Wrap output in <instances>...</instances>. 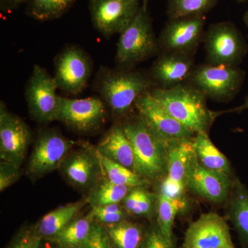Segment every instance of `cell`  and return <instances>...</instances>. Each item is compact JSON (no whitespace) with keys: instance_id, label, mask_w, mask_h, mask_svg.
<instances>
[{"instance_id":"1","label":"cell","mask_w":248,"mask_h":248,"mask_svg":"<svg viewBox=\"0 0 248 248\" xmlns=\"http://www.w3.org/2000/svg\"><path fill=\"white\" fill-rule=\"evenodd\" d=\"M149 92L175 120L195 135L208 133L217 117L226 112L210 110L206 97L187 82L170 89L154 88Z\"/></svg>"},{"instance_id":"2","label":"cell","mask_w":248,"mask_h":248,"mask_svg":"<svg viewBox=\"0 0 248 248\" xmlns=\"http://www.w3.org/2000/svg\"><path fill=\"white\" fill-rule=\"evenodd\" d=\"M122 126L133 145L135 172L147 182L166 177L167 143L157 136L140 115L122 124Z\"/></svg>"},{"instance_id":"3","label":"cell","mask_w":248,"mask_h":248,"mask_svg":"<svg viewBox=\"0 0 248 248\" xmlns=\"http://www.w3.org/2000/svg\"><path fill=\"white\" fill-rule=\"evenodd\" d=\"M153 86V81L141 72L125 68H106L100 71L97 80L98 91L117 117L129 113L139 98L149 92Z\"/></svg>"},{"instance_id":"4","label":"cell","mask_w":248,"mask_h":248,"mask_svg":"<svg viewBox=\"0 0 248 248\" xmlns=\"http://www.w3.org/2000/svg\"><path fill=\"white\" fill-rule=\"evenodd\" d=\"M159 40L153 31L147 0H143L131 22L120 33L116 60L125 69L151 58L157 52Z\"/></svg>"},{"instance_id":"5","label":"cell","mask_w":248,"mask_h":248,"mask_svg":"<svg viewBox=\"0 0 248 248\" xmlns=\"http://www.w3.org/2000/svg\"><path fill=\"white\" fill-rule=\"evenodd\" d=\"M244 78V72L237 66L207 63L194 68L187 83L207 99L223 102L239 93Z\"/></svg>"},{"instance_id":"6","label":"cell","mask_w":248,"mask_h":248,"mask_svg":"<svg viewBox=\"0 0 248 248\" xmlns=\"http://www.w3.org/2000/svg\"><path fill=\"white\" fill-rule=\"evenodd\" d=\"M203 38L209 63L236 66L246 54L244 39L231 22L212 24Z\"/></svg>"},{"instance_id":"7","label":"cell","mask_w":248,"mask_h":248,"mask_svg":"<svg viewBox=\"0 0 248 248\" xmlns=\"http://www.w3.org/2000/svg\"><path fill=\"white\" fill-rule=\"evenodd\" d=\"M56 81L45 68L35 65L26 87L25 96L29 112L39 123L57 121L59 97Z\"/></svg>"},{"instance_id":"8","label":"cell","mask_w":248,"mask_h":248,"mask_svg":"<svg viewBox=\"0 0 248 248\" xmlns=\"http://www.w3.org/2000/svg\"><path fill=\"white\" fill-rule=\"evenodd\" d=\"M74 143L55 130H46L41 133L28 165L29 177L37 179L61 167Z\"/></svg>"},{"instance_id":"9","label":"cell","mask_w":248,"mask_h":248,"mask_svg":"<svg viewBox=\"0 0 248 248\" xmlns=\"http://www.w3.org/2000/svg\"><path fill=\"white\" fill-rule=\"evenodd\" d=\"M204 16L169 19L161 31L159 46L164 52L193 56L203 38Z\"/></svg>"},{"instance_id":"10","label":"cell","mask_w":248,"mask_h":248,"mask_svg":"<svg viewBox=\"0 0 248 248\" xmlns=\"http://www.w3.org/2000/svg\"><path fill=\"white\" fill-rule=\"evenodd\" d=\"M181 248H237L229 225L216 213L202 214L189 225Z\"/></svg>"},{"instance_id":"11","label":"cell","mask_w":248,"mask_h":248,"mask_svg":"<svg viewBox=\"0 0 248 248\" xmlns=\"http://www.w3.org/2000/svg\"><path fill=\"white\" fill-rule=\"evenodd\" d=\"M106 115L105 106L99 98L59 97L57 121L77 131L86 133L96 130L104 124Z\"/></svg>"},{"instance_id":"12","label":"cell","mask_w":248,"mask_h":248,"mask_svg":"<svg viewBox=\"0 0 248 248\" xmlns=\"http://www.w3.org/2000/svg\"><path fill=\"white\" fill-rule=\"evenodd\" d=\"M140 0H90V12L94 28L102 35L120 34L140 8Z\"/></svg>"},{"instance_id":"13","label":"cell","mask_w":248,"mask_h":248,"mask_svg":"<svg viewBox=\"0 0 248 248\" xmlns=\"http://www.w3.org/2000/svg\"><path fill=\"white\" fill-rule=\"evenodd\" d=\"M92 73L91 61L84 51L76 47L63 50L55 60V81L58 89L77 94L86 88Z\"/></svg>"},{"instance_id":"14","label":"cell","mask_w":248,"mask_h":248,"mask_svg":"<svg viewBox=\"0 0 248 248\" xmlns=\"http://www.w3.org/2000/svg\"><path fill=\"white\" fill-rule=\"evenodd\" d=\"M31 140L29 126L11 113L4 103L0 105V158L20 167Z\"/></svg>"},{"instance_id":"15","label":"cell","mask_w":248,"mask_h":248,"mask_svg":"<svg viewBox=\"0 0 248 248\" xmlns=\"http://www.w3.org/2000/svg\"><path fill=\"white\" fill-rule=\"evenodd\" d=\"M139 115L157 136L168 142L192 138L195 134L179 123L159 104L150 92L139 98L135 104Z\"/></svg>"},{"instance_id":"16","label":"cell","mask_w":248,"mask_h":248,"mask_svg":"<svg viewBox=\"0 0 248 248\" xmlns=\"http://www.w3.org/2000/svg\"><path fill=\"white\" fill-rule=\"evenodd\" d=\"M60 168L68 182L84 190L97 185L102 171L96 149L86 147L68 154Z\"/></svg>"},{"instance_id":"17","label":"cell","mask_w":248,"mask_h":248,"mask_svg":"<svg viewBox=\"0 0 248 248\" xmlns=\"http://www.w3.org/2000/svg\"><path fill=\"white\" fill-rule=\"evenodd\" d=\"M194 68L192 55L164 52L153 63L151 77L159 88L170 89L187 83Z\"/></svg>"},{"instance_id":"18","label":"cell","mask_w":248,"mask_h":248,"mask_svg":"<svg viewBox=\"0 0 248 248\" xmlns=\"http://www.w3.org/2000/svg\"><path fill=\"white\" fill-rule=\"evenodd\" d=\"M232 186L231 177L205 169L199 163L191 170L186 183L187 188L216 203H222L228 198Z\"/></svg>"},{"instance_id":"19","label":"cell","mask_w":248,"mask_h":248,"mask_svg":"<svg viewBox=\"0 0 248 248\" xmlns=\"http://www.w3.org/2000/svg\"><path fill=\"white\" fill-rule=\"evenodd\" d=\"M166 143L167 176L172 180L186 185L191 170L199 163L194 145V138L172 140Z\"/></svg>"},{"instance_id":"20","label":"cell","mask_w":248,"mask_h":248,"mask_svg":"<svg viewBox=\"0 0 248 248\" xmlns=\"http://www.w3.org/2000/svg\"><path fill=\"white\" fill-rule=\"evenodd\" d=\"M96 150L99 155L135 171L133 145L124 133L122 124H115L108 130Z\"/></svg>"},{"instance_id":"21","label":"cell","mask_w":248,"mask_h":248,"mask_svg":"<svg viewBox=\"0 0 248 248\" xmlns=\"http://www.w3.org/2000/svg\"><path fill=\"white\" fill-rule=\"evenodd\" d=\"M86 203L87 200L79 201L63 205L46 214L35 225L37 234L42 239H52L74 219L77 214Z\"/></svg>"},{"instance_id":"22","label":"cell","mask_w":248,"mask_h":248,"mask_svg":"<svg viewBox=\"0 0 248 248\" xmlns=\"http://www.w3.org/2000/svg\"><path fill=\"white\" fill-rule=\"evenodd\" d=\"M228 215L243 247L248 248V191L238 180L233 183Z\"/></svg>"},{"instance_id":"23","label":"cell","mask_w":248,"mask_h":248,"mask_svg":"<svg viewBox=\"0 0 248 248\" xmlns=\"http://www.w3.org/2000/svg\"><path fill=\"white\" fill-rule=\"evenodd\" d=\"M194 145L199 164L205 169L222 173L231 177V167L229 161L210 140L208 133L196 134Z\"/></svg>"},{"instance_id":"24","label":"cell","mask_w":248,"mask_h":248,"mask_svg":"<svg viewBox=\"0 0 248 248\" xmlns=\"http://www.w3.org/2000/svg\"><path fill=\"white\" fill-rule=\"evenodd\" d=\"M112 248H141L147 228L135 222L124 221L110 226H103Z\"/></svg>"},{"instance_id":"25","label":"cell","mask_w":248,"mask_h":248,"mask_svg":"<svg viewBox=\"0 0 248 248\" xmlns=\"http://www.w3.org/2000/svg\"><path fill=\"white\" fill-rule=\"evenodd\" d=\"M94 221L91 211L86 216L74 218L56 236L48 240L62 248H80L87 239Z\"/></svg>"},{"instance_id":"26","label":"cell","mask_w":248,"mask_h":248,"mask_svg":"<svg viewBox=\"0 0 248 248\" xmlns=\"http://www.w3.org/2000/svg\"><path fill=\"white\" fill-rule=\"evenodd\" d=\"M186 202L184 198L172 200L162 194L158 195L157 219L156 223L166 239L171 244H176L173 233L174 219L181 210L185 208Z\"/></svg>"},{"instance_id":"27","label":"cell","mask_w":248,"mask_h":248,"mask_svg":"<svg viewBox=\"0 0 248 248\" xmlns=\"http://www.w3.org/2000/svg\"><path fill=\"white\" fill-rule=\"evenodd\" d=\"M133 188L116 184L108 179H104L93 187L87 198L88 203L92 208L121 203Z\"/></svg>"},{"instance_id":"28","label":"cell","mask_w":248,"mask_h":248,"mask_svg":"<svg viewBox=\"0 0 248 248\" xmlns=\"http://www.w3.org/2000/svg\"><path fill=\"white\" fill-rule=\"evenodd\" d=\"M96 152L102 170L111 182L130 187L143 186L148 182L135 171L99 155L97 150Z\"/></svg>"},{"instance_id":"29","label":"cell","mask_w":248,"mask_h":248,"mask_svg":"<svg viewBox=\"0 0 248 248\" xmlns=\"http://www.w3.org/2000/svg\"><path fill=\"white\" fill-rule=\"evenodd\" d=\"M76 0H29L27 14L37 21H49L62 17Z\"/></svg>"},{"instance_id":"30","label":"cell","mask_w":248,"mask_h":248,"mask_svg":"<svg viewBox=\"0 0 248 248\" xmlns=\"http://www.w3.org/2000/svg\"><path fill=\"white\" fill-rule=\"evenodd\" d=\"M217 0H169V19L203 16L213 9Z\"/></svg>"},{"instance_id":"31","label":"cell","mask_w":248,"mask_h":248,"mask_svg":"<svg viewBox=\"0 0 248 248\" xmlns=\"http://www.w3.org/2000/svg\"><path fill=\"white\" fill-rule=\"evenodd\" d=\"M42 239L35 226H25L15 235L6 248H38Z\"/></svg>"},{"instance_id":"32","label":"cell","mask_w":248,"mask_h":248,"mask_svg":"<svg viewBox=\"0 0 248 248\" xmlns=\"http://www.w3.org/2000/svg\"><path fill=\"white\" fill-rule=\"evenodd\" d=\"M80 248H112L104 227L96 221H93L87 239Z\"/></svg>"},{"instance_id":"33","label":"cell","mask_w":248,"mask_h":248,"mask_svg":"<svg viewBox=\"0 0 248 248\" xmlns=\"http://www.w3.org/2000/svg\"><path fill=\"white\" fill-rule=\"evenodd\" d=\"M141 248H177V244H171L164 237L156 222L147 228L146 237Z\"/></svg>"},{"instance_id":"34","label":"cell","mask_w":248,"mask_h":248,"mask_svg":"<svg viewBox=\"0 0 248 248\" xmlns=\"http://www.w3.org/2000/svg\"><path fill=\"white\" fill-rule=\"evenodd\" d=\"M157 205L158 196L156 197L146 190L131 215L141 218H151L156 213L155 210L157 208Z\"/></svg>"},{"instance_id":"35","label":"cell","mask_w":248,"mask_h":248,"mask_svg":"<svg viewBox=\"0 0 248 248\" xmlns=\"http://www.w3.org/2000/svg\"><path fill=\"white\" fill-rule=\"evenodd\" d=\"M20 176L19 167L16 165L1 161L0 164V191L2 192L17 182Z\"/></svg>"},{"instance_id":"36","label":"cell","mask_w":248,"mask_h":248,"mask_svg":"<svg viewBox=\"0 0 248 248\" xmlns=\"http://www.w3.org/2000/svg\"><path fill=\"white\" fill-rule=\"evenodd\" d=\"M186 187H187L186 184L176 182L166 176L161 183L159 193L166 196L168 198L177 200V199L184 198L183 196L185 192Z\"/></svg>"},{"instance_id":"37","label":"cell","mask_w":248,"mask_h":248,"mask_svg":"<svg viewBox=\"0 0 248 248\" xmlns=\"http://www.w3.org/2000/svg\"><path fill=\"white\" fill-rule=\"evenodd\" d=\"M94 221L100 223L102 226H110V225L116 224L124 221L128 220V215L126 210H122L117 213H100L91 210Z\"/></svg>"},{"instance_id":"38","label":"cell","mask_w":248,"mask_h":248,"mask_svg":"<svg viewBox=\"0 0 248 248\" xmlns=\"http://www.w3.org/2000/svg\"><path fill=\"white\" fill-rule=\"evenodd\" d=\"M29 1V0H0V9L4 13L11 12L21 4H28Z\"/></svg>"},{"instance_id":"39","label":"cell","mask_w":248,"mask_h":248,"mask_svg":"<svg viewBox=\"0 0 248 248\" xmlns=\"http://www.w3.org/2000/svg\"><path fill=\"white\" fill-rule=\"evenodd\" d=\"M38 248H62L53 241L48 239H42Z\"/></svg>"},{"instance_id":"40","label":"cell","mask_w":248,"mask_h":248,"mask_svg":"<svg viewBox=\"0 0 248 248\" xmlns=\"http://www.w3.org/2000/svg\"><path fill=\"white\" fill-rule=\"evenodd\" d=\"M246 109H248V97L246 98L245 102L242 105L236 108L233 109L232 110H231L230 112H231V111H234V112H241V111L246 110Z\"/></svg>"},{"instance_id":"41","label":"cell","mask_w":248,"mask_h":248,"mask_svg":"<svg viewBox=\"0 0 248 248\" xmlns=\"http://www.w3.org/2000/svg\"><path fill=\"white\" fill-rule=\"evenodd\" d=\"M244 21L245 23L246 24V25H247L248 27V11L246 13V14H245Z\"/></svg>"},{"instance_id":"42","label":"cell","mask_w":248,"mask_h":248,"mask_svg":"<svg viewBox=\"0 0 248 248\" xmlns=\"http://www.w3.org/2000/svg\"><path fill=\"white\" fill-rule=\"evenodd\" d=\"M237 1H245V0H237Z\"/></svg>"},{"instance_id":"43","label":"cell","mask_w":248,"mask_h":248,"mask_svg":"<svg viewBox=\"0 0 248 248\" xmlns=\"http://www.w3.org/2000/svg\"><path fill=\"white\" fill-rule=\"evenodd\" d=\"M140 1H141V0H140ZM142 1H143V0H142Z\"/></svg>"}]
</instances>
